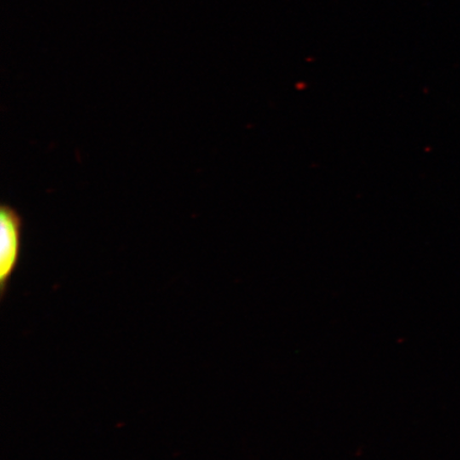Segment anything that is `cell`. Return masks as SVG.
Wrapping results in <instances>:
<instances>
[{
  "instance_id": "cell-1",
  "label": "cell",
  "mask_w": 460,
  "mask_h": 460,
  "mask_svg": "<svg viewBox=\"0 0 460 460\" xmlns=\"http://www.w3.org/2000/svg\"><path fill=\"white\" fill-rule=\"evenodd\" d=\"M22 218L13 206L0 207V297L19 266L22 251Z\"/></svg>"
}]
</instances>
